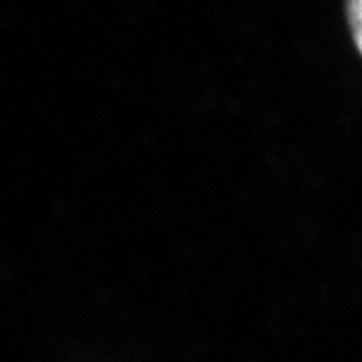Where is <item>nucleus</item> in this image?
<instances>
[{
  "instance_id": "f257e3e1",
  "label": "nucleus",
  "mask_w": 362,
  "mask_h": 362,
  "mask_svg": "<svg viewBox=\"0 0 362 362\" xmlns=\"http://www.w3.org/2000/svg\"><path fill=\"white\" fill-rule=\"evenodd\" d=\"M349 21L354 42L362 54V0H349Z\"/></svg>"
}]
</instances>
